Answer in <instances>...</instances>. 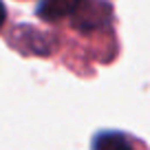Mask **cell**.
Listing matches in <instances>:
<instances>
[{"instance_id": "6da1fadb", "label": "cell", "mask_w": 150, "mask_h": 150, "mask_svg": "<svg viewBox=\"0 0 150 150\" xmlns=\"http://www.w3.org/2000/svg\"><path fill=\"white\" fill-rule=\"evenodd\" d=\"M75 27L80 29H97L110 20V7L104 0H82L73 13Z\"/></svg>"}, {"instance_id": "7a4b0ae2", "label": "cell", "mask_w": 150, "mask_h": 150, "mask_svg": "<svg viewBox=\"0 0 150 150\" xmlns=\"http://www.w3.org/2000/svg\"><path fill=\"white\" fill-rule=\"evenodd\" d=\"M82 0H40L38 5V16L47 22H55L66 16H73L75 9L80 7Z\"/></svg>"}, {"instance_id": "3957f363", "label": "cell", "mask_w": 150, "mask_h": 150, "mask_svg": "<svg viewBox=\"0 0 150 150\" xmlns=\"http://www.w3.org/2000/svg\"><path fill=\"white\" fill-rule=\"evenodd\" d=\"M93 150H135L124 132H115V130H106L95 135L93 139Z\"/></svg>"}, {"instance_id": "277c9868", "label": "cell", "mask_w": 150, "mask_h": 150, "mask_svg": "<svg viewBox=\"0 0 150 150\" xmlns=\"http://www.w3.org/2000/svg\"><path fill=\"white\" fill-rule=\"evenodd\" d=\"M5 18H7V13H5V5L0 2V29H2V24H5Z\"/></svg>"}]
</instances>
